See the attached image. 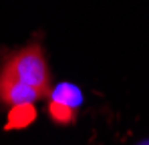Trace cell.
<instances>
[{
	"instance_id": "6da1fadb",
	"label": "cell",
	"mask_w": 149,
	"mask_h": 145,
	"mask_svg": "<svg viewBox=\"0 0 149 145\" xmlns=\"http://www.w3.org/2000/svg\"><path fill=\"white\" fill-rule=\"evenodd\" d=\"M0 71L34 89L42 99H47L52 91V75L40 43H30L18 50L8 52L2 61Z\"/></svg>"
},
{
	"instance_id": "7a4b0ae2",
	"label": "cell",
	"mask_w": 149,
	"mask_h": 145,
	"mask_svg": "<svg viewBox=\"0 0 149 145\" xmlns=\"http://www.w3.org/2000/svg\"><path fill=\"white\" fill-rule=\"evenodd\" d=\"M49 99V115L52 117V121L61 123V125H67V123H73L74 115L81 107V93L79 89L73 85H56L52 87Z\"/></svg>"
},
{
	"instance_id": "3957f363",
	"label": "cell",
	"mask_w": 149,
	"mask_h": 145,
	"mask_svg": "<svg viewBox=\"0 0 149 145\" xmlns=\"http://www.w3.org/2000/svg\"><path fill=\"white\" fill-rule=\"evenodd\" d=\"M42 101L34 89L26 87L24 83L16 81L14 77L0 71V105L6 109H22Z\"/></svg>"
},
{
	"instance_id": "277c9868",
	"label": "cell",
	"mask_w": 149,
	"mask_h": 145,
	"mask_svg": "<svg viewBox=\"0 0 149 145\" xmlns=\"http://www.w3.org/2000/svg\"><path fill=\"white\" fill-rule=\"evenodd\" d=\"M139 145H149V139H145V141H143V143H139Z\"/></svg>"
}]
</instances>
